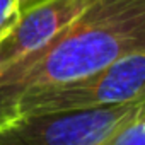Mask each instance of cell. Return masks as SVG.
<instances>
[{
	"label": "cell",
	"mask_w": 145,
	"mask_h": 145,
	"mask_svg": "<svg viewBox=\"0 0 145 145\" xmlns=\"http://www.w3.org/2000/svg\"><path fill=\"white\" fill-rule=\"evenodd\" d=\"M145 109L143 99L86 111L19 118L0 128V145H97Z\"/></svg>",
	"instance_id": "3957f363"
},
{
	"label": "cell",
	"mask_w": 145,
	"mask_h": 145,
	"mask_svg": "<svg viewBox=\"0 0 145 145\" xmlns=\"http://www.w3.org/2000/svg\"><path fill=\"white\" fill-rule=\"evenodd\" d=\"M19 2V9H21V12L24 10V9H27L29 5H33L34 2H38V0H17Z\"/></svg>",
	"instance_id": "52a82bcc"
},
{
	"label": "cell",
	"mask_w": 145,
	"mask_h": 145,
	"mask_svg": "<svg viewBox=\"0 0 145 145\" xmlns=\"http://www.w3.org/2000/svg\"><path fill=\"white\" fill-rule=\"evenodd\" d=\"M21 9L17 0H0V39L19 21Z\"/></svg>",
	"instance_id": "8992f818"
},
{
	"label": "cell",
	"mask_w": 145,
	"mask_h": 145,
	"mask_svg": "<svg viewBox=\"0 0 145 145\" xmlns=\"http://www.w3.org/2000/svg\"><path fill=\"white\" fill-rule=\"evenodd\" d=\"M92 0H38L21 12L16 26L0 39V75L43 50Z\"/></svg>",
	"instance_id": "277c9868"
},
{
	"label": "cell",
	"mask_w": 145,
	"mask_h": 145,
	"mask_svg": "<svg viewBox=\"0 0 145 145\" xmlns=\"http://www.w3.org/2000/svg\"><path fill=\"white\" fill-rule=\"evenodd\" d=\"M145 51V0H92L53 41L0 75V128L16 106Z\"/></svg>",
	"instance_id": "6da1fadb"
},
{
	"label": "cell",
	"mask_w": 145,
	"mask_h": 145,
	"mask_svg": "<svg viewBox=\"0 0 145 145\" xmlns=\"http://www.w3.org/2000/svg\"><path fill=\"white\" fill-rule=\"evenodd\" d=\"M143 86L145 51H133L92 75L22 99L9 123L26 116L86 111L138 101L143 99Z\"/></svg>",
	"instance_id": "7a4b0ae2"
},
{
	"label": "cell",
	"mask_w": 145,
	"mask_h": 145,
	"mask_svg": "<svg viewBox=\"0 0 145 145\" xmlns=\"http://www.w3.org/2000/svg\"><path fill=\"white\" fill-rule=\"evenodd\" d=\"M97 145H145V109Z\"/></svg>",
	"instance_id": "5b68a950"
}]
</instances>
